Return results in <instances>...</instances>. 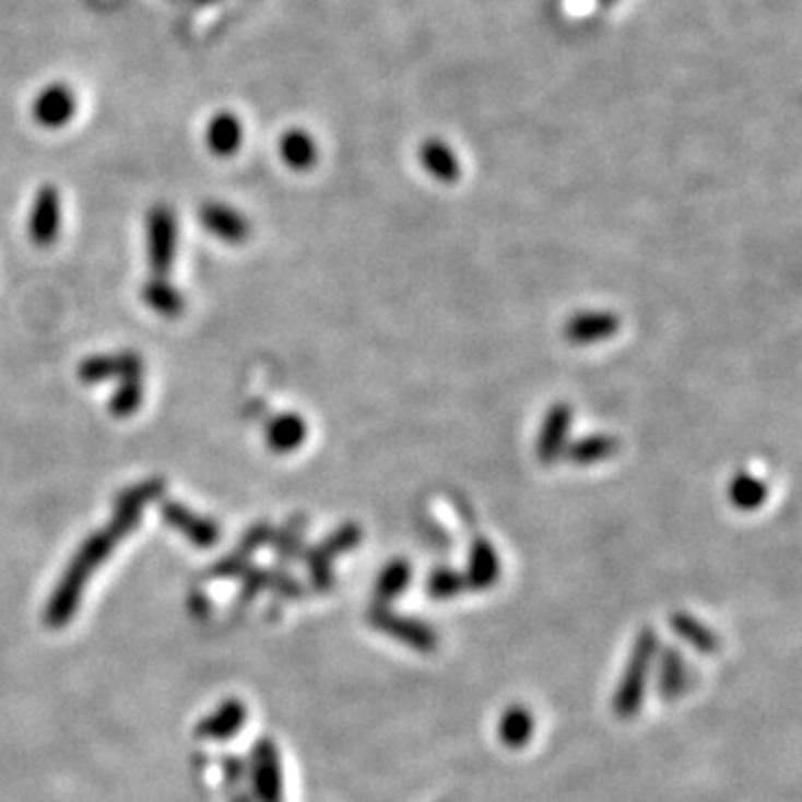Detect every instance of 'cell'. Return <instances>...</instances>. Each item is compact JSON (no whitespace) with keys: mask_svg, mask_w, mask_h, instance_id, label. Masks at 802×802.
<instances>
[{"mask_svg":"<svg viewBox=\"0 0 802 802\" xmlns=\"http://www.w3.org/2000/svg\"><path fill=\"white\" fill-rule=\"evenodd\" d=\"M161 518L169 529H175L177 533H181L194 546L208 549V546H214L219 542V535H221L219 524L214 520L205 518V515L194 512L192 508H188L181 502L163 499L161 502Z\"/></svg>","mask_w":802,"mask_h":802,"instance_id":"cell-8","label":"cell"},{"mask_svg":"<svg viewBox=\"0 0 802 802\" xmlns=\"http://www.w3.org/2000/svg\"><path fill=\"white\" fill-rule=\"evenodd\" d=\"M143 397H145L143 379H123L117 392H114L109 399V404H107L109 413L119 420L132 417L141 409Z\"/></svg>","mask_w":802,"mask_h":802,"instance_id":"cell-24","label":"cell"},{"mask_svg":"<svg viewBox=\"0 0 802 802\" xmlns=\"http://www.w3.org/2000/svg\"><path fill=\"white\" fill-rule=\"evenodd\" d=\"M141 299L148 308L163 317H179L186 310L184 293L163 276H154L143 285Z\"/></svg>","mask_w":802,"mask_h":802,"instance_id":"cell-19","label":"cell"},{"mask_svg":"<svg viewBox=\"0 0 802 802\" xmlns=\"http://www.w3.org/2000/svg\"><path fill=\"white\" fill-rule=\"evenodd\" d=\"M304 533H306V518L295 515V518L288 520V524L272 535L274 555L279 557V562L291 564L304 555Z\"/></svg>","mask_w":802,"mask_h":802,"instance_id":"cell-23","label":"cell"},{"mask_svg":"<svg viewBox=\"0 0 802 802\" xmlns=\"http://www.w3.org/2000/svg\"><path fill=\"white\" fill-rule=\"evenodd\" d=\"M231 802H255V800H252L250 791H237V793L231 798Z\"/></svg>","mask_w":802,"mask_h":802,"instance_id":"cell-32","label":"cell"},{"mask_svg":"<svg viewBox=\"0 0 802 802\" xmlns=\"http://www.w3.org/2000/svg\"><path fill=\"white\" fill-rule=\"evenodd\" d=\"M76 117V96L66 83L45 85L32 101V119L45 130H61Z\"/></svg>","mask_w":802,"mask_h":802,"instance_id":"cell-7","label":"cell"},{"mask_svg":"<svg viewBox=\"0 0 802 802\" xmlns=\"http://www.w3.org/2000/svg\"><path fill=\"white\" fill-rule=\"evenodd\" d=\"M368 624L375 632L417 653H433L439 647V636L428 622L397 613L390 609V604H373L368 609Z\"/></svg>","mask_w":802,"mask_h":802,"instance_id":"cell-3","label":"cell"},{"mask_svg":"<svg viewBox=\"0 0 802 802\" xmlns=\"http://www.w3.org/2000/svg\"><path fill=\"white\" fill-rule=\"evenodd\" d=\"M660 649V638L651 626L640 628L636 636L632 656H628L622 675L617 680V686L613 692V713L620 720H634L647 700V692L653 675V662Z\"/></svg>","mask_w":802,"mask_h":802,"instance_id":"cell-2","label":"cell"},{"mask_svg":"<svg viewBox=\"0 0 802 802\" xmlns=\"http://www.w3.org/2000/svg\"><path fill=\"white\" fill-rule=\"evenodd\" d=\"M244 143V126L235 111H219L208 121L205 145L216 156H233Z\"/></svg>","mask_w":802,"mask_h":802,"instance_id":"cell-16","label":"cell"},{"mask_svg":"<svg viewBox=\"0 0 802 802\" xmlns=\"http://www.w3.org/2000/svg\"><path fill=\"white\" fill-rule=\"evenodd\" d=\"M568 422H570V413L564 406L555 409L549 415V420L544 424V431H542V437H540V457H542V460H551V457L559 455V450L564 448Z\"/></svg>","mask_w":802,"mask_h":802,"instance_id":"cell-25","label":"cell"},{"mask_svg":"<svg viewBox=\"0 0 802 802\" xmlns=\"http://www.w3.org/2000/svg\"><path fill=\"white\" fill-rule=\"evenodd\" d=\"M221 771L227 787H239L246 778V763L237 756H225L221 758Z\"/></svg>","mask_w":802,"mask_h":802,"instance_id":"cell-31","label":"cell"},{"mask_svg":"<svg viewBox=\"0 0 802 802\" xmlns=\"http://www.w3.org/2000/svg\"><path fill=\"white\" fill-rule=\"evenodd\" d=\"M205 231L225 244H244L250 237L248 219L225 203H205L199 212Z\"/></svg>","mask_w":802,"mask_h":802,"instance_id":"cell-12","label":"cell"},{"mask_svg":"<svg viewBox=\"0 0 802 802\" xmlns=\"http://www.w3.org/2000/svg\"><path fill=\"white\" fill-rule=\"evenodd\" d=\"M535 727H538V720L533 711L522 703H512L502 711L495 731H497V740L504 744L506 750L518 752V750H524L527 744L533 740Z\"/></svg>","mask_w":802,"mask_h":802,"instance_id":"cell-14","label":"cell"},{"mask_svg":"<svg viewBox=\"0 0 802 802\" xmlns=\"http://www.w3.org/2000/svg\"><path fill=\"white\" fill-rule=\"evenodd\" d=\"M250 562H252V555L246 553L244 549H237L235 553L225 555L223 559H219L208 576L214 578V580H231V578H244L248 568H250Z\"/></svg>","mask_w":802,"mask_h":802,"instance_id":"cell-28","label":"cell"},{"mask_svg":"<svg viewBox=\"0 0 802 802\" xmlns=\"http://www.w3.org/2000/svg\"><path fill=\"white\" fill-rule=\"evenodd\" d=\"M617 330V319L611 312H582L566 326L568 341L595 343Z\"/></svg>","mask_w":802,"mask_h":802,"instance_id":"cell-21","label":"cell"},{"mask_svg":"<svg viewBox=\"0 0 802 802\" xmlns=\"http://www.w3.org/2000/svg\"><path fill=\"white\" fill-rule=\"evenodd\" d=\"M279 154L283 158V163L293 167V169H308L315 165L317 158V148L312 143V139L302 132V130H291L285 132L279 141Z\"/></svg>","mask_w":802,"mask_h":802,"instance_id":"cell-22","label":"cell"},{"mask_svg":"<svg viewBox=\"0 0 802 802\" xmlns=\"http://www.w3.org/2000/svg\"><path fill=\"white\" fill-rule=\"evenodd\" d=\"M413 582V566L406 559H392L388 562L379 578L375 582V598L377 604H390L397 598H401L406 593L409 585Z\"/></svg>","mask_w":802,"mask_h":802,"instance_id":"cell-20","label":"cell"},{"mask_svg":"<svg viewBox=\"0 0 802 802\" xmlns=\"http://www.w3.org/2000/svg\"><path fill=\"white\" fill-rule=\"evenodd\" d=\"M145 364L134 351H123L114 355H94L81 362L79 379L83 384H101L109 379H143Z\"/></svg>","mask_w":802,"mask_h":802,"instance_id":"cell-9","label":"cell"},{"mask_svg":"<svg viewBox=\"0 0 802 802\" xmlns=\"http://www.w3.org/2000/svg\"><path fill=\"white\" fill-rule=\"evenodd\" d=\"M306 437H308V426L295 413L276 415L266 426V441H268L270 450H274L279 455L297 450L306 441Z\"/></svg>","mask_w":802,"mask_h":802,"instance_id":"cell-18","label":"cell"},{"mask_svg":"<svg viewBox=\"0 0 802 802\" xmlns=\"http://www.w3.org/2000/svg\"><path fill=\"white\" fill-rule=\"evenodd\" d=\"M272 529L268 524H255L239 542V549H244L246 553L255 555L261 546H266L270 540H272Z\"/></svg>","mask_w":802,"mask_h":802,"instance_id":"cell-30","label":"cell"},{"mask_svg":"<svg viewBox=\"0 0 802 802\" xmlns=\"http://www.w3.org/2000/svg\"><path fill=\"white\" fill-rule=\"evenodd\" d=\"M765 495H767V486L758 477L747 475V473L733 477V482L729 486L731 502L742 510L758 508L765 502Z\"/></svg>","mask_w":802,"mask_h":802,"instance_id":"cell-27","label":"cell"},{"mask_svg":"<svg viewBox=\"0 0 802 802\" xmlns=\"http://www.w3.org/2000/svg\"><path fill=\"white\" fill-rule=\"evenodd\" d=\"M669 626L682 642H686L698 653L713 656L722 649V638L713 632L711 626H707L703 620H698L692 613H684V611L673 613L669 617Z\"/></svg>","mask_w":802,"mask_h":802,"instance_id":"cell-15","label":"cell"},{"mask_svg":"<svg viewBox=\"0 0 802 802\" xmlns=\"http://www.w3.org/2000/svg\"><path fill=\"white\" fill-rule=\"evenodd\" d=\"M246 720H248L246 705L237 698H227L197 724L194 733L203 740L225 742V740L239 735Z\"/></svg>","mask_w":802,"mask_h":802,"instance_id":"cell-13","label":"cell"},{"mask_svg":"<svg viewBox=\"0 0 802 802\" xmlns=\"http://www.w3.org/2000/svg\"><path fill=\"white\" fill-rule=\"evenodd\" d=\"M362 535L359 529L349 524L339 531H334L330 538H326L321 544L310 549L306 553V564L312 587L317 591H328L334 585V573H332V559L341 553H346L359 544Z\"/></svg>","mask_w":802,"mask_h":802,"instance_id":"cell-6","label":"cell"},{"mask_svg":"<svg viewBox=\"0 0 802 802\" xmlns=\"http://www.w3.org/2000/svg\"><path fill=\"white\" fill-rule=\"evenodd\" d=\"M502 576V562L495 549L486 540H477L469 555V568L464 573L467 587L475 591H488Z\"/></svg>","mask_w":802,"mask_h":802,"instance_id":"cell-17","label":"cell"},{"mask_svg":"<svg viewBox=\"0 0 802 802\" xmlns=\"http://www.w3.org/2000/svg\"><path fill=\"white\" fill-rule=\"evenodd\" d=\"M30 239L40 246L47 248L51 246L56 239H59V231H61V194L54 186H43L32 203V212H30Z\"/></svg>","mask_w":802,"mask_h":802,"instance_id":"cell-11","label":"cell"},{"mask_svg":"<svg viewBox=\"0 0 802 802\" xmlns=\"http://www.w3.org/2000/svg\"><path fill=\"white\" fill-rule=\"evenodd\" d=\"M464 589H467L464 573L448 568V566L435 568L428 576V580H426V593L433 600H452L455 595H460Z\"/></svg>","mask_w":802,"mask_h":802,"instance_id":"cell-26","label":"cell"},{"mask_svg":"<svg viewBox=\"0 0 802 802\" xmlns=\"http://www.w3.org/2000/svg\"><path fill=\"white\" fill-rule=\"evenodd\" d=\"M246 778L250 780V795L255 802H285L281 756L272 738L255 742L250 763L246 765Z\"/></svg>","mask_w":802,"mask_h":802,"instance_id":"cell-4","label":"cell"},{"mask_svg":"<svg viewBox=\"0 0 802 802\" xmlns=\"http://www.w3.org/2000/svg\"><path fill=\"white\" fill-rule=\"evenodd\" d=\"M615 452V441L611 437H591V439H582L576 448H573V460L580 464H591L598 460H604V457H611Z\"/></svg>","mask_w":802,"mask_h":802,"instance_id":"cell-29","label":"cell"},{"mask_svg":"<svg viewBox=\"0 0 802 802\" xmlns=\"http://www.w3.org/2000/svg\"><path fill=\"white\" fill-rule=\"evenodd\" d=\"M163 493H165L163 480H145L130 486L117 497L109 524L92 533L79 546L76 555L63 570L59 585L54 587L43 615L49 628H63L76 615L85 587L92 580L96 568L139 527L143 508L161 499Z\"/></svg>","mask_w":802,"mask_h":802,"instance_id":"cell-1","label":"cell"},{"mask_svg":"<svg viewBox=\"0 0 802 802\" xmlns=\"http://www.w3.org/2000/svg\"><path fill=\"white\" fill-rule=\"evenodd\" d=\"M177 252V219L167 205H156L148 214V261L154 276H167Z\"/></svg>","mask_w":802,"mask_h":802,"instance_id":"cell-5","label":"cell"},{"mask_svg":"<svg viewBox=\"0 0 802 802\" xmlns=\"http://www.w3.org/2000/svg\"><path fill=\"white\" fill-rule=\"evenodd\" d=\"M656 692L658 698L664 703L680 700L686 689H689V664L684 660V653L673 645H660L656 662Z\"/></svg>","mask_w":802,"mask_h":802,"instance_id":"cell-10","label":"cell"}]
</instances>
